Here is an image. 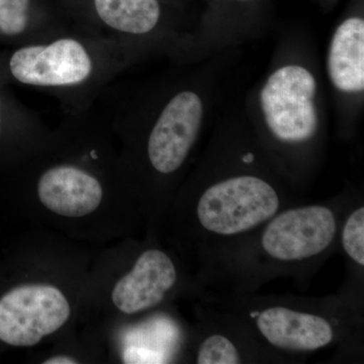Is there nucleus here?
I'll return each mask as SVG.
<instances>
[{
  "label": "nucleus",
  "instance_id": "obj_1",
  "mask_svg": "<svg viewBox=\"0 0 364 364\" xmlns=\"http://www.w3.org/2000/svg\"><path fill=\"white\" fill-rule=\"evenodd\" d=\"M129 48L71 26L49 39L14 47L0 59V80L49 93L66 112L86 111L123 70Z\"/></svg>",
  "mask_w": 364,
  "mask_h": 364
},
{
  "label": "nucleus",
  "instance_id": "obj_2",
  "mask_svg": "<svg viewBox=\"0 0 364 364\" xmlns=\"http://www.w3.org/2000/svg\"><path fill=\"white\" fill-rule=\"evenodd\" d=\"M279 208V196L269 183L255 176H238L208 188L196 214L208 231L230 236L268 221Z\"/></svg>",
  "mask_w": 364,
  "mask_h": 364
},
{
  "label": "nucleus",
  "instance_id": "obj_3",
  "mask_svg": "<svg viewBox=\"0 0 364 364\" xmlns=\"http://www.w3.org/2000/svg\"><path fill=\"white\" fill-rule=\"evenodd\" d=\"M71 306L50 284H25L0 299V341L16 347L39 343L69 320Z\"/></svg>",
  "mask_w": 364,
  "mask_h": 364
},
{
  "label": "nucleus",
  "instance_id": "obj_4",
  "mask_svg": "<svg viewBox=\"0 0 364 364\" xmlns=\"http://www.w3.org/2000/svg\"><path fill=\"white\" fill-rule=\"evenodd\" d=\"M316 81L301 66H286L268 78L261 91V105L270 130L284 142L311 138L318 126L314 105Z\"/></svg>",
  "mask_w": 364,
  "mask_h": 364
},
{
  "label": "nucleus",
  "instance_id": "obj_5",
  "mask_svg": "<svg viewBox=\"0 0 364 364\" xmlns=\"http://www.w3.org/2000/svg\"><path fill=\"white\" fill-rule=\"evenodd\" d=\"M203 114L200 97L182 90L170 98L151 127L147 157L160 174H172L188 158L200 132Z\"/></svg>",
  "mask_w": 364,
  "mask_h": 364
},
{
  "label": "nucleus",
  "instance_id": "obj_6",
  "mask_svg": "<svg viewBox=\"0 0 364 364\" xmlns=\"http://www.w3.org/2000/svg\"><path fill=\"white\" fill-rule=\"evenodd\" d=\"M334 213L323 205L291 208L265 229L262 247L274 259L299 261L324 252L336 234Z\"/></svg>",
  "mask_w": 364,
  "mask_h": 364
},
{
  "label": "nucleus",
  "instance_id": "obj_7",
  "mask_svg": "<svg viewBox=\"0 0 364 364\" xmlns=\"http://www.w3.org/2000/svg\"><path fill=\"white\" fill-rule=\"evenodd\" d=\"M37 195L41 203L55 214L79 218L97 210L104 188L100 179L85 167L59 163L41 172Z\"/></svg>",
  "mask_w": 364,
  "mask_h": 364
},
{
  "label": "nucleus",
  "instance_id": "obj_8",
  "mask_svg": "<svg viewBox=\"0 0 364 364\" xmlns=\"http://www.w3.org/2000/svg\"><path fill=\"white\" fill-rule=\"evenodd\" d=\"M177 273L166 253L149 249L139 256L133 269L112 289L114 306L124 314L143 312L159 305L174 287Z\"/></svg>",
  "mask_w": 364,
  "mask_h": 364
},
{
  "label": "nucleus",
  "instance_id": "obj_9",
  "mask_svg": "<svg viewBox=\"0 0 364 364\" xmlns=\"http://www.w3.org/2000/svg\"><path fill=\"white\" fill-rule=\"evenodd\" d=\"M161 20L158 0H90V13L80 28L130 47L131 38L150 35Z\"/></svg>",
  "mask_w": 364,
  "mask_h": 364
},
{
  "label": "nucleus",
  "instance_id": "obj_10",
  "mask_svg": "<svg viewBox=\"0 0 364 364\" xmlns=\"http://www.w3.org/2000/svg\"><path fill=\"white\" fill-rule=\"evenodd\" d=\"M256 324L272 346L284 350H318L334 338L332 326L325 318L284 306L262 311Z\"/></svg>",
  "mask_w": 364,
  "mask_h": 364
},
{
  "label": "nucleus",
  "instance_id": "obj_11",
  "mask_svg": "<svg viewBox=\"0 0 364 364\" xmlns=\"http://www.w3.org/2000/svg\"><path fill=\"white\" fill-rule=\"evenodd\" d=\"M328 71L333 85L345 92L364 88V21L352 18L337 28L330 46Z\"/></svg>",
  "mask_w": 364,
  "mask_h": 364
},
{
  "label": "nucleus",
  "instance_id": "obj_12",
  "mask_svg": "<svg viewBox=\"0 0 364 364\" xmlns=\"http://www.w3.org/2000/svg\"><path fill=\"white\" fill-rule=\"evenodd\" d=\"M71 26L39 13L33 0H0V43L14 46L39 42Z\"/></svg>",
  "mask_w": 364,
  "mask_h": 364
},
{
  "label": "nucleus",
  "instance_id": "obj_13",
  "mask_svg": "<svg viewBox=\"0 0 364 364\" xmlns=\"http://www.w3.org/2000/svg\"><path fill=\"white\" fill-rule=\"evenodd\" d=\"M39 116L7 95L0 87V140L7 129L37 136L42 131Z\"/></svg>",
  "mask_w": 364,
  "mask_h": 364
},
{
  "label": "nucleus",
  "instance_id": "obj_14",
  "mask_svg": "<svg viewBox=\"0 0 364 364\" xmlns=\"http://www.w3.org/2000/svg\"><path fill=\"white\" fill-rule=\"evenodd\" d=\"M198 364H237L240 355L233 342L222 335H213L200 345L198 350Z\"/></svg>",
  "mask_w": 364,
  "mask_h": 364
},
{
  "label": "nucleus",
  "instance_id": "obj_15",
  "mask_svg": "<svg viewBox=\"0 0 364 364\" xmlns=\"http://www.w3.org/2000/svg\"><path fill=\"white\" fill-rule=\"evenodd\" d=\"M345 252L358 264L364 265V208L354 210L346 223L342 233Z\"/></svg>",
  "mask_w": 364,
  "mask_h": 364
},
{
  "label": "nucleus",
  "instance_id": "obj_16",
  "mask_svg": "<svg viewBox=\"0 0 364 364\" xmlns=\"http://www.w3.org/2000/svg\"><path fill=\"white\" fill-rule=\"evenodd\" d=\"M78 361L75 358H69L65 355L53 356L44 361V364H76Z\"/></svg>",
  "mask_w": 364,
  "mask_h": 364
}]
</instances>
